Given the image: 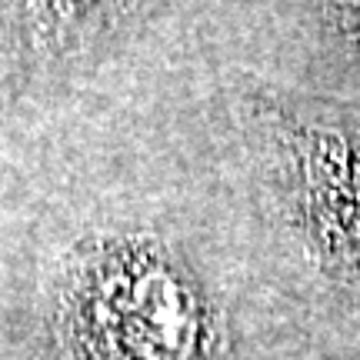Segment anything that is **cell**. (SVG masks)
Wrapping results in <instances>:
<instances>
[{"instance_id": "obj_1", "label": "cell", "mask_w": 360, "mask_h": 360, "mask_svg": "<svg viewBox=\"0 0 360 360\" xmlns=\"http://www.w3.org/2000/svg\"><path fill=\"white\" fill-rule=\"evenodd\" d=\"M304 177L323 227L360 250V137L350 130H310Z\"/></svg>"}]
</instances>
